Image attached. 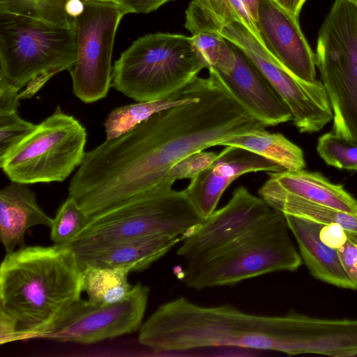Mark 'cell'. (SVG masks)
Wrapping results in <instances>:
<instances>
[{
	"label": "cell",
	"instance_id": "cell-4",
	"mask_svg": "<svg viewBox=\"0 0 357 357\" xmlns=\"http://www.w3.org/2000/svg\"><path fill=\"white\" fill-rule=\"evenodd\" d=\"M281 211L272 208L253 227L215 252L187 261L183 281L188 287L233 285L276 271H296L302 259Z\"/></svg>",
	"mask_w": 357,
	"mask_h": 357
},
{
	"label": "cell",
	"instance_id": "cell-27",
	"mask_svg": "<svg viewBox=\"0 0 357 357\" xmlns=\"http://www.w3.org/2000/svg\"><path fill=\"white\" fill-rule=\"evenodd\" d=\"M89 217L71 197L58 208L50 227V238L54 245H63L72 240L85 225Z\"/></svg>",
	"mask_w": 357,
	"mask_h": 357
},
{
	"label": "cell",
	"instance_id": "cell-17",
	"mask_svg": "<svg viewBox=\"0 0 357 357\" xmlns=\"http://www.w3.org/2000/svg\"><path fill=\"white\" fill-rule=\"evenodd\" d=\"M267 174L268 178L258 192L291 195L357 217V200L342 185L332 183L319 173L284 169Z\"/></svg>",
	"mask_w": 357,
	"mask_h": 357
},
{
	"label": "cell",
	"instance_id": "cell-34",
	"mask_svg": "<svg viewBox=\"0 0 357 357\" xmlns=\"http://www.w3.org/2000/svg\"><path fill=\"white\" fill-rule=\"evenodd\" d=\"M171 0H120V3L126 8L130 13L145 14L155 10Z\"/></svg>",
	"mask_w": 357,
	"mask_h": 357
},
{
	"label": "cell",
	"instance_id": "cell-19",
	"mask_svg": "<svg viewBox=\"0 0 357 357\" xmlns=\"http://www.w3.org/2000/svg\"><path fill=\"white\" fill-rule=\"evenodd\" d=\"M288 227L297 242L299 254L310 274L317 280L345 289L356 290L344 271L337 250L320 239L322 224L284 214Z\"/></svg>",
	"mask_w": 357,
	"mask_h": 357
},
{
	"label": "cell",
	"instance_id": "cell-25",
	"mask_svg": "<svg viewBox=\"0 0 357 357\" xmlns=\"http://www.w3.org/2000/svg\"><path fill=\"white\" fill-rule=\"evenodd\" d=\"M70 0H0V13H8L48 21L73 28L68 13Z\"/></svg>",
	"mask_w": 357,
	"mask_h": 357
},
{
	"label": "cell",
	"instance_id": "cell-11",
	"mask_svg": "<svg viewBox=\"0 0 357 357\" xmlns=\"http://www.w3.org/2000/svg\"><path fill=\"white\" fill-rule=\"evenodd\" d=\"M219 32L259 69L288 107L300 132H319L333 120V110L322 82H307L292 74L238 22L224 24Z\"/></svg>",
	"mask_w": 357,
	"mask_h": 357
},
{
	"label": "cell",
	"instance_id": "cell-6",
	"mask_svg": "<svg viewBox=\"0 0 357 357\" xmlns=\"http://www.w3.org/2000/svg\"><path fill=\"white\" fill-rule=\"evenodd\" d=\"M77 59L73 28L24 15L0 13V80L30 98Z\"/></svg>",
	"mask_w": 357,
	"mask_h": 357
},
{
	"label": "cell",
	"instance_id": "cell-10",
	"mask_svg": "<svg viewBox=\"0 0 357 357\" xmlns=\"http://www.w3.org/2000/svg\"><path fill=\"white\" fill-rule=\"evenodd\" d=\"M83 1L73 22L77 59L69 72L75 96L92 103L105 98L112 86L114 42L121 20L130 12L119 3Z\"/></svg>",
	"mask_w": 357,
	"mask_h": 357
},
{
	"label": "cell",
	"instance_id": "cell-8",
	"mask_svg": "<svg viewBox=\"0 0 357 357\" xmlns=\"http://www.w3.org/2000/svg\"><path fill=\"white\" fill-rule=\"evenodd\" d=\"M315 64L333 110L335 134L357 141V5L335 0L317 41Z\"/></svg>",
	"mask_w": 357,
	"mask_h": 357
},
{
	"label": "cell",
	"instance_id": "cell-28",
	"mask_svg": "<svg viewBox=\"0 0 357 357\" xmlns=\"http://www.w3.org/2000/svg\"><path fill=\"white\" fill-rule=\"evenodd\" d=\"M218 18L220 27L238 22L248 29L260 40L256 21L247 0H195Z\"/></svg>",
	"mask_w": 357,
	"mask_h": 357
},
{
	"label": "cell",
	"instance_id": "cell-9",
	"mask_svg": "<svg viewBox=\"0 0 357 357\" xmlns=\"http://www.w3.org/2000/svg\"><path fill=\"white\" fill-rule=\"evenodd\" d=\"M86 131L73 116L57 106L19 144L0 158V167L13 182H62L82 164Z\"/></svg>",
	"mask_w": 357,
	"mask_h": 357
},
{
	"label": "cell",
	"instance_id": "cell-23",
	"mask_svg": "<svg viewBox=\"0 0 357 357\" xmlns=\"http://www.w3.org/2000/svg\"><path fill=\"white\" fill-rule=\"evenodd\" d=\"M269 206L284 214L309 220L322 225L338 224L349 234L357 238V217L326 206L291 195L258 192Z\"/></svg>",
	"mask_w": 357,
	"mask_h": 357
},
{
	"label": "cell",
	"instance_id": "cell-36",
	"mask_svg": "<svg viewBox=\"0 0 357 357\" xmlns=\"http://www.w3.org/2000/svg\"><path fill=\"white\" fill-rule=\"evenodd\" d=\"M280 5L291 12L295 16H299L302 7L306 0H275Z\"/></svg>",
	"mask_w": 357,
	"mask_h": 357
},
{
	"label": "cell",
	"instance_id": "cell-12",
	"mask_svg": "<svg viewBox=\"0 0 357 357\" xmlns=\"http://www.w3.org/2000/svg\"><path fill=\"white\" fill-rule=\"evenodd\" d=\"M149 291L137 282L114 303L98 305L80 298L40 338L89 344L136 332L143 323Z\"/></svg>",
	"mask_w": 357,
	"mask_h": 357
},
{
	"label": "cell",
	"instance_id": "cell-14",
	"mask_svg": "<svg viewBox=\"0 0 357 357\" xmlns=\"http://www.w3.org/2000/svg\"><path fill=\"white\" fill-rule=\"evenodd\" d=\"M256 24L261 43L280 63L305 81L317 80L315 54L298 17L275 0H260Z\"/></svg>",
	"mask_w": 357,
	"mask_h": 357
},
{
	"label": "cell",
	"instance_id": "cell-29",
	"mask_svg": "<svg viewBox=\"0 0 357 357\" xmlns=\"http://www.w3.org/2000/svg\"><path fill=\"white\" fill-rule=\"evenodd\" d=\"M36 126L22 119L18 111L0 114V158L19 144Z\"/></svg>",
	"mask_w": 357,
	"mask_h": 357
},
{
	"label": "cell",
	"instance_id": "cell-22",
	"mask_svg": "<svg viewBox=\"0 0 357 357\" xmlns=\"http://www.w3.org/2000/svg\"><path fill=\"white\" fill-rule=\"evenodd\" d=\"M220 146L239 147L261 155L287 170L303 169V152L280 133H271L265 128L234 136Z\"/></svg>",
	"mask_w": 357,
	"mask_h": 357
},
{
	"label": "cell",
	"instance_id": "cell-38",
	"mask_svg": "<svg viewBox=\"0 0 357 357\" xmlns=\"http://www.w3.org/2000/svg\"><path fill=\"white\" fill-rule=\"evenodd\" d=\"M83 1H103V2H112L116 3H120V0H83Z\"/></svg>",
	"mask_w": 357,
	"mask_h": 357
},
{
	"label": "cell",
	"instance_id": "cell-3",
	"mask_svg": "<svg viewBox=\"0 0 357 357\" xmlns=\"http://www.w3.org/2000/svg\"><path fill=\"white\" fill-rule=\"evenodd\" d=\"M82 268L69 248L24 246L0 266V311L17 325V341L40 338L81 298Z\"/></svg>",
	"mask_w": 357,
	"mask_h": 357
},
{
	"label": "cell",
	"instance_id": "cell-5",
	"mask_svg": "<svg viewBox=\"0 0 357 357\" xmlns=\"http://www.w3.org/2000/svg\"><path fill=\"white\" fill-rule=\"evenodd\" d=\"M205 220L184 190L162 187L91 216L72 240L60 246L79 255L148 236H187Z\"/></svg>",
	"mask_w": 357,
	"mask_h": 357
},
{
	"label": "cell",
	"instance_id": "cell-1",
	"mask_svg": "<svg viewBox=\"0 0 357 357\" xmlns=\"http://www.w3.org/2000/svg\"><path fill=\"white\" fill-rule=\"evenodd\" d=\"M208 70V82L197 97L159 112L104 142L103 172L121 196L131 198L173 186L167 174L184 157L266 128L234 97L215 69Z\"/></svg>",
	"mask_w": 357,
	"mask_h": 357
},
{
	"label": "cell",
	"instance_id": "cell-37",
	"mask_svg": "<svg viewBox=\"0 0 357 357\" xmlns=\"http://www.w3.org/2000/svg\"><path fill=\"white\" fill-rule=\"evenodd\" d=\"M247 1L248 3L252 15L256 21L260 0H247Z\"/></svg>",
	"mask_w": 357,
	"mask_h": 357
},
{
	"label": "cell",
	"instance_id": "cell-16",
	"mask_svg": "<svg viewBox=\"0 0 357 357\" xmlns=\"http://www.w3.org/2000/svg\"><path fill=\"white\" fill-rule=\"evenodd\" d=\"M231 45L235 52L234 63L227 70H215L234 97L266 127L292 120L288 107L259 69Z\"/></svg>",
	"mask_w": 357,
	"mask_h": 357
},
{
	"label": "cell",
	"instance_id": "cell-31",
	"mask_svg": "<svg viewBox=\"0 0 357 357\" xmlns=\"http://www.w3.org/2000/svg\"><path fill=\"white\" fill-rule=\"evenodd\" d=\"M337 252L344 271L357 284V238L348 234L347 240Z\"/></svg>",
	"mask_w": 357,
	"mask_h": 357
},
{
	"label": "cell",
	"instance_id": "cell-39",
	"mask_svg": "<svg viewBox=\"0 0 357 357\" xmlns=\"http://www.w3.org/2000/svg\"><path fill=\"white\" fill-rule=\"evenodd\" d=\"M349 1H350L351 2H352L354 4L357 5V0H349Z\"/></svg>",
	"mask_w": 357,
	"mask_h": 357
},
{
	"label": "cell",
	"instance_id": "cell-7",
	"mask_svg": "<svg viewBox=\"0 0 357 357\" xmlns=\"http://www.w3.org/2000/svg\"><path fill=\"white\" fill-rule=\"evenodd\" d=\"M204 68L192 37L146 34L114 62L112 86L137 102L156 100L183 88Z\"/></svg>",
	"mask_w": 357,
	"mask_h": 357
},
{
	"label": "cell",
	"instance_id": "cell-15",
	"mask_svg": "<svg viewBox=\"0 0 357 357\" xmlns=\"http://www.w3.org/2000/svg\"><path fill=\"white\" fill-rule=\"evenodd\" d=\"M282 170L284 169L278 164L255 153L226 146L211 166L190 179L183 190L197 211L206 219L215 211L226 189L238 177L250 172Z\"/></svg>",
	"mask_w": 357,
	"mask_h": 357
},
{
	"label": "cell",
	"instance_id": "cell-24",
	"mask_svg": "<svg viewBox=\"0 0 357 357\" xmlns=\"http://www.w3.org/2000/svg\"><path fill=\"white\" fill-rule=\"evenodd\" d=\"M82 291L93 304L107 305L119 302L132 286L128 282L132 270L128 267L82 266Z\"/></svg>",
	"mask_w": 357,
	"mask_h": 357
},
{
	"label": "cell",
	"instance_id": "cell-33",
	"mask_svg": "<svg viewBox=\"0 0 357 357\" xmlns=\"http://www.w3.org/2000/svg\"><path fill=\"white\" fill-rule=\"evenodd\" d=\"M20 93V91L0 80V114L17 112Z\"/></svg>",
	"mask_w": 357,
	"mask_h": 357
},
{
	"label": "cell",
	"instance_id": "cell-18",
	"mask_svg": "<svg viewBox=\"0 0 357 357\" xmlns=\"http://www.w3.org/2000/svg\"><path fill=\"white\" fill-rule=\"evenodd\" d=\"M27 185L11 181L0 191V240L6 253L15 251L17 246H25L24 235L31 227H50L53 222Z\"/></svg>",
	"mask_w": 357,
	"mask_h": 357
},
{
	"label": "cell",
	"instance_id": "cell-30",
	"mask_svg": "<svg viewBox=\"0 0 357 357\" xmlns=\"http://www.w3.org/2000/svg\"><path fill=\"white\" fill-rule=\"evenodd\" d=\"M217 156L216 153L204 150L190 153L172 166L167 174V180L174 183L177 180L192 179L211 166Z\"/></svg>",
	"mask_w": 357,
	"mask_h": 357
},
{
	"label": "cell",
	"instance_id": "cell-26",
	"mask_svg": "<svg viewBox=\"0 0 357 357\" xmlns=\"http://www.w3.org/2000/svg\"><path fill=\"white\" fill-rule=\"evenodd\" d=\"M317 150L328 165L357 171V141L331 132L319 137Z\"/></svg>",
	"mask_w": 357,
	"mask_h": 357
},
{
	"label": "cell",
	"instance_id": "cell-20",
	"mask_svg": "<svg viewBox=\"0 0 357 357\" xmlns=\"http://www.w3.org/2000/svg\"><path fill=\"white\" fill-rule=\"evenodd\" d=\"M185 236L152 235L114 244L101 250L77 255L81 267H128L133 271L148 268L165 256Z\"/></svg>",
	"mask_w": 357,
	"mask_h": 357
},
{
	"label": "cell",
	"instance_id": "cell-21",
	"mask_svg": "<svg viewBox=\"0 0 357 357\" xmlns=\"http://www.w3.org/2000/svg\"><path fill=\"white\" fill-rule=\"evenodd\" d=\"M207 82L208 77L196 76L183 88L163 98L115 108L109 114L104 123L106 139L117 138L153 114L197 97Z\"/></svg>",
	"mask_w": 357,
	"mask_h": 357
},
{
	"label": "cell",
	"instance_id": "cell-2",
	"mask_svg": "<svg viewBox=\"0 0 357 357\" xmlns=\"http://www.w3.org/2000/svg\"><path fill=\"white\" fill-rule=\"evenodd\" d=\"M289 328V313L254 314L229 304L202 306L180 297L160 305L142 323L138 341L154 352L236 347L287 354Z\"/></svg>",
	"mask_w": 357,
	"mask_h": 357
},
{
	"label": "cell",
	"instance_id": "cell-13",
	"mask_svg": "<svg viewBox=\"0 0 357 357\" xmlns=\"http://www.w3.org/2000/svg\"><path fill=\"white\" fill-rule=\"evenodd\" d=\"M272 207L243 186L228 203L190 231L177 250L187 261L204 257L238 238L260 221Z\"/></svg>",
	"mask_w": 357,
	"mask_h": 357
},
{
	"label": "cell",
	"instance_id": "cell-35",
	"mask_svg": "<svg viewBox=\"0 0 357 357\" xmlns=\"http://www.w3.org/2000/svg\"><path fill=\"white\" fill-rule=\"evenodd\" d=\"M17 330L15 320L0 311V344L17 341Z\"/></svg>",
	"mask_w": 357,
	"mask_h": 357
},
{
	"label": "cell",
	"instance_id": "cell-32",
	"mask_svg": "<svg viewBox=\"0 0 357 357\" xmlns=\"http://www.w3.org/2000/svg\"><path fill=\"white\" fill-rule=\"evenodd\" d=\"M319 237L326 245L337 250L347 240L348 233L338 224L323 225Z\"/></svg>",
	"mask_w": 357,
	"mask_h": 357
}]
</instances>
